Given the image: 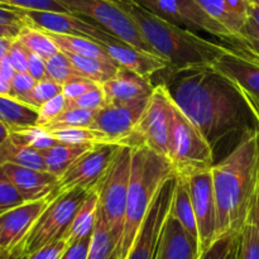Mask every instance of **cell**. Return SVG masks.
<instances>
[{"mask_svg": "<svg viewBox=\"0 0 259 259\" xmlns=\"http://www.w3.org/2000/svg\"><path fill=\"white\" fill-rule=\"evenodd\" d=\"M10 61L17 72H28V61H29V51L18 39L13 42L9 53Z\"/></svg>", "mask_w": 259, "mask_h": 259, "instance_id": "46", "label": "cell"}, {"mask_svg": "<svg viewBox=\"0 0 259 259\" xmlns=\"http://www.w3.org/2000/svg\"><path fill=\"white\" fill-rule=\"evenodd\" d=\"M29 52L37 53L45 60H48L60 52L52 38L46 32L32 27H24L17 38Z\"/></svg>", "mask_w": 259, "mask_h": 259, "instance_id": "31", "label": "cell"}, {"mask_svg": "<svg viewBox=\"0 0 259 259\" xmlns=\"http://www.w3.org/2000/svg\"><path fill=\"white\" fill-rule=\"evenodd\" d=\"M24 13L27 18V27L35 28L46 33L83 37L96 43H104L114 38L113 34H110L100 25L71 13L25 12V10Z\"/></svg>", "mask_w": 259, "mask_h": 259, "instance_id": "16", "label": "cell"}, {"mask_svg": "<svg viewBox=\"0 0 259 259\" xmlns=\"http://www.w3.org/2000/svg\"><path fill=\"white\" fill-rule=\"evenodd\" d=\"M14 40L15 39H10V38H0V62L8 56Z\"/></svg>", "mask_w": 259, "mask_h": 259, "instance_id": "54", "label": "cell"}, {"mask_svg": "<svg viewBox=\"0 0 259 259\" xmlns=\"http://www.w3.org/2000/svg\"><path fill=\"white\" fill-rule=\"evenodd\" d=\"M58 50L61 52L71 53V55L82 56V57H94L100 60H111L108 53L105 52L104 47L94 40L88 39L83 37H75V35L55 34V33H47ZM113 61V60H111ZM114 62V61H113Z\"/></svg>", "mask_w": 259, "mask_h": 259, "instance_id": "29", "label": "cell"}, {"mask_svg": "<svg viewBox=\"0 0 259 259\" xmlns=\"http://www.w3.org/2000/svg\"><path fill=\"white\" fill-rule=\"evenodd\" d=\"M28 73L34 78L37 82L45 80H51L47 72V63L43 57L37 53L29 52V61H28Z\"/></svg>", "mask_w": 259, "mask_h": 259, "instance_id": "47", "label": "cell"}, {"mask_svg": "<svg viewBox=\"0 0 259 259\" xmlns=\"http://www.w3.org/2000/svg\"><path fill=\"white\" fill-rule=\"evenodd\" d=\"M197 5L235 37H242V30L249 14L248 0H195Z\"/></svg>", "mask_w": 259, "mask_h": 259, "instance_id": "22", "label": "cell"}, {"mask_svg": "<svg viewBox=\"0 0 259 259\" xmlns=\"http://www.w3.org/2000/svg\"><path fill=\"white\" fill-rule=\"evenodd\" d=\"M238 259H259V234L254 224L248 222L240 233Z\"/></svg>", "mask_w": 259, "mask_h": 259, "instance_id": "40", "label": "cell"}, {"mask_svg": "<svg viewBox=\"0 0 259 259\" xmlns=\"http://www.w3.org/2000/svg\"><path fill=\"white\" fill-rule=\"evenodd\" d=\"M217 201V238L240 233L249 219L259 186V126L245 132L237 146L211 167Z\"/></svg>", "mask_w": 259, "mask_h": 259, "instance_id": "2", "label": "cell"}, {"mask_svg": "<svg viewBox=\"0 0 259 259\" xmlns=\"http://www.w3.org/2000/svg\"><path fill=\"white\" fill-rule=\"evenodd\" d=\"M65 53V52H63ZM68 60L73 63L76 70L85 78H89L93 82L103 85L115 76L119 66L111 60H100L94 57H82V56L65 53Z\"/></svg>", "mask_w": 259, "mask_h": 259, "instance_id": "28", "label": "cell"}, {"mask_svg": "<svg viewBox=\"0 0 259 259\" xmlns=\"http://www.w3.org/2000/svg\"><path fill=\"white\" fill-rule=\"evenodd\" d=\"M60 94H62V86L52 80H45L35 83L34 89L24 98L19 99V101L35 109H39L43 104L52 100Z\"/></svg>", "mask_w": 259, "mask_h": 259, "instance_id": "37", "label": "cell"}, {"mask_svg": "<svg viewBox=\"0 0 259 259\" xmlns=\"http://www.w3.org/2000/svg\"><path fill=\"white\" fill-rule=\"evenodd\" d=\"M0 4L25 12L70 13L56 0H0Z\"/></svg>", "mask_w": 259, "mask_h": 259, "instance_id": "39", "label": "cell"}, {"mask_svg": "<svg viewBox=\"0 0 259 259\" xmlns=\"http://www.w3.org/2000/svg\"><path fill=\"white\" fill-rule=\"evenodd\" d=\"M118 248V240L106 225L105 220L98 214L95 228L91 235L88 259H113Z\"/></svg>", "mask_w": 259, "mask_h": 259, "instance_id": "30", "label": "cell"}, {"mask_svg": "<svg viewBox=\"0 0 259 259\" xmlns=\"http://www.w3.org/2000/svg\"><path fill=\"white\" fill-rule=\"evenodd\" d=\"M96 111L83 110L77 108H67L61 115L53 119L46 126H42L47 132L56 131V129L66 128H89L95 118Z\"/></svg>", "mask_w": 259, "mask_h": 259, "instance_id": "33", "label": "cell"}, {"mask_svg": "<svg viewBox=\"0 0 259 259\" xmlns=\"http://www.w3.org/2000/svg\"><path fill=\"white\" fill-rule=\"evenodd\" d=\"M186 181L196 217L200 253H204L217 239V201L211 168L196 172L186 177Z\"/></svg>", "mask_w": 259, "mask_h": 259, "instance_id": "14", "label": "cell"}, {"mask_svg": "<svg viewBox=\"0 0 259 259\" xmlns=\"http://www.w3.org/2000/svg\"><path fill=\"white\" fill-rule=\"evenodd\" d=\"M108 104H124L148 99L154 91L152 80L138 73L119 67L111 80L101 85Z\"/></svg>", "mask_w": 259, "mask_h": 259, "instance_id": "21", "label": "cell"}, {"mask_svg": "<svg viewBox=\"0 0 259 259\" xmlns=\"http://www.w3.org/2000/svg\"><path fill=\"white\" fill-rule=\"evenodd\" d=\"M3 164H15V166L25 167V168L37 169V171H46L42 152L17 143L10 137L0 147V166Z\"/></svg>", "mask_w": 259, "mask_h": 259, "instance_id": "26", "label": "cell"}, {"mask_svg": "<svg viewBox=\"0 0 259 259\" xmlns=\"http://www.w3.org/2000/svg\"><path fill=\"white\" fill-rule=\"evenodd\" d=\"M171 120L172 101L163 85L157 83L132 134L133 147L143 144L167 158Z\"/></svg>", "mask_w": 259, "mask_h": 259, "instance_id": "11", "label": "cell"}, {"mask_svg": "<svg viewBox=\"0 0 259 259\" xmlns=\"http://www.w3.org/2000/svg\"><path fill=\"white\" fill-rule=\"evenodd\" d=\"M94 144H65L58 143L57 146L42 152L45 158L46 171L55 175L56 177L62 176L66 169Z\"/></svg>", "mask_w": 259, "mask_h": 259, "instance_id": "27", "label": "cell"}, {"mask_svg": "<svg viewBox=\"0 0 259 259\" xmlns=\"http://www.w3.org/2000/svg\"><path fill=\"white\" fill-rule=\"evenodd\" d=\"M0 96H10L12 98V83L10 81L5 80L0 75Z\"/></svg>", "mask_w": 259, "mask_h": 259, "instance_id": "55", "label": "cell"}, {"mask_svg": "<svg viewBox=\"0 0 259 259\" xmlns=\"http://www.w3.org/2000/svg\"><path fill=\"white\" fill-rule=\"evenodd\" d=\"M15 73H17V71H15L12 61H10L9 56H7V57H5L4 60L0 62V75H2L5 80H8L12 82V80H13V77H14Z\"/></svg>", "mask_w": 259, "mask_h": 259, "instance_id": "51", "label": "cell"}, {"mask_svg": "<svg viewBox=\"0 0 259 259\" xmlns=\"http://www.w3.org/2000/svg\"><path fill=\"white\" fill-rule=\"evenodd\" d=\"M167 159L175 176L184 179L214 166L212 147L174 103Z\"/></svg>", "mask_w": 259, "mask_h": 259, "instance_id": "5", "label": "cell"}, {"mask_svg": "<svg viewBox=\"0 0 259 259\" xmlns=\"http://www.w3.org/2000/svg\"><path fill=\"white\" fill-rule=\"evenodd\" d=\"M148 99L124 104H106L96 111L89 128L105 134L114 143L132 147L131 137L146 109Z\"/></svg>", "mask_w": 259, "mask_h": 259, "instance_id": "15", "label": "cell"}, {"mask_svg": "<svg viewBox=\"0 0 259 259\" xmlns=\"http://www.w3.org/2000/svg\"><path fill=\"white\" fill-rule=\"evenodd\" d=\"M96 219H98V194L96 191H91L76 212L70 229L67 230L63 239L67 240L70 245L88 235H91L95 228Z\"/></svg>", "mask_w": 259, "mask_h": 259, "instance_id": "25", "label": "cell"}, {"mask_svg": "<svg viewBox=\"0 0 259 259\" xmlns=\"http://www.w3.org/2000/svg\"><path fill=\"white\" fill-rule=\"evenodd\" d=\"M10 138L17 143L28 146L39 152L47 151L58 144V142L51 136L50 132L43 129L42 126H32L24 131L13 132L10 133Z\"/></svg>", "mask_w": 259, "mask_h": 259, "instance_id": "35", "label": "cell"}, {"mask_svg": "<svg viewBox=\"0 0 259 259\" xmlns=\"http://www.w3.org/2000/svg\"><path fill=\"white\" fill-rule=\"evenodd\" d=\"M51 136L58 142L65 144H103L114 143L109 137L100 132L90 128H66L50 132ZM116 144V143H114Z\"/></svg>", "mask_w": 259, "mask_h": 259, "instance_id": "32", "label": "cell"}, {"mask_svg": "<svg viewBox=\"0 0 259 259\" xmlns=\"http://www.w3.org/2000/svg\"><path fill=\"white\" fill-rule=\"evenodd\" d=\"M115 4L133 19L156 55L172 68L211 66L230 47L162 19L133 0H118Z\"/></svg>", "mask_w": 259, "mask_h": 259, "instance_id": "3", "label": "cell"}, {"mask_svg": "<svg viewBox=\"0 0 259 259\" xmlns=\"http://www.w3.org/2000/svg\"><path fill=\"white\" fill-rule=\"evenodd\" d=\"M157 75L172 103L201 132L212 149L227 137L258 126L239 89L212 66H168Z\"/></svg>", "mask_w": 259, "mask_h": 259, "instance_id": "1", "label": "cell"}, {"mask_svg": "<svg viewBox=\"0 0 259 259\" xmlns=\"http://www.w3.org/2000/svg\"><path fill=\"white\" fill-rule=\"evenodd\" d=\"M248 2H249V4L255 5V7H259V0H248Z\"/></svg>", "mask_w": 259, "mask_h": 259, "instance_id": "58", "label": "cell"}, {"mask_svg": "<svg viewBox=\"0 0 259 259\" xmlns=\"http://www.w3.org/2000/svg\"><path fill=\"white\" fill-rule=\"evenodd\" d=\"M67 109V100L62 94L47 101L38 109V121L37 126H46L48 123L57 118Z\"/></svg>", "mask_w": 259, "mask_h": 259, "instance_id": "41", "label": "cell"}, {"mask_svg": "<svg viewBox=\"0 0 259 259\" xmlns=\"http://www.w3.org/2000/svg\"><path fill=\"white\" fill-rule=\"evenodd\" d=\"M22 259H27V255H24V257H23Z\"/></svg>", "mask_w": 259, "mask_h": 259, "instance_id": "60", "label": "cell"}, {"mask_svg": "<svg viewBox=\"0 0 259 259\" xmlns=\"http://www.w3.org/2000/svg\"><path fill=\"white\" fill-rule=\"evenodd\" d=\"M10 83H12V98L19 100L34 89L37 81L28 72H17Z\"/></svg>", "mask_w": 259, "mask_h": 259, "instance_id": "44", "label": "cell"}, {"mask_svg": "<svg viewBox=\"0 0 259 259\" xmlns=\"http://www.w3.org/2000/svg\"><path fill=\"white\" fill-rule=\"evenodd\" d=\"M174 176V169L166 157L143 144L134 147L132 152L124 229L113 259L126 258L159 189Z\"/></svg>", "mask_w": 259, "mask_h": 259, "instance_id": "4", "label": "cell"}, {"mask_svg": "<svg viewBox=\"0 0 259 259\" xmlns=\"http://www.w3.org/2000/svg\"><path fill=\"white\" fill-rule=\"evenodd\" d=\"M2 168L25 202L48 199L57 186L58 177L47 171H37L15 164H3Z\"/></svg>", "mask_w": 259, "mask_h": 259, "instance_id": "20", "label": "cell"}, {"mask_svg": "<svg viewBox=\"0 0 259 259\" xmlns=\"http://www.w3.org/2000/svg\"><path fill=\"white\" fill-rule=\"evenodd\" d=\"M175 187L176 176L167 180L159 189L125 259H154L156 257L162 228L171 210Z\"/></svg>", "mask_w": 259, "mask_h": 259, "instance_id": "13", "label": "cell"}, {"mask_svg": "<svg viewBox=\"0 0 259 259\" xmlns=\"http://www.w3.org/2000/svg\"><path fill=\"white\" fill-rule=\"evenodd\" d=\"M25 201L0 166V214L24 205Z\"/></svg>", "mask_w": 259, "mask_h": 259, "instance_id": "38", "label": "cell"}, {"mask_svg": "<svg viewBox=\"0 0 259 259\" xmlns=\"http://www.w3.org/2000/svg\"><path fill=\"white\" fill-rule=\"evenodd\" d=\"M90 192L76 189L53 199L23 242L20 247L23 254L29 255L50 243L62 239Z\"/></svg>", "mask_w": 259, "mask_h": 259, "instance_id": "8", "label": "cell"}, {"mask_svg": "<svg viewBox=\"0 0 259 259\" xmlns=\"http://www.w3.org/2000/svg\"><path fill=\"white\" fill-rule=\"evenodd\" d=\"M56 2L65 7L71 14L78 15L100 25L121 42L143 52L156 55L133 19L113 0H56Z\"/></svg>", "mask_w": 259, "mask_h": 259, "instance_id": "7", "label": "cell"}, {"mask_svg": "<svg viewBox=\"0 0 259 259\" xmlns=\"http://www.w3.org/2000/svg\"><path fill=\"white\" fill-rule=\"evenodd\" d=\"M248 222H250L254 224V227L257 228L258 234H259V186L257 190V194H255L254 202H253V206H252V210H250L249 219H248Z\"/></svg>", "mask_w": 259, "mask_h": 259, "instance_id": "53", "label": "cell"}, {"mask_svg": "<svg viewBox=\"0 0 259 259\" xmlns=\"http://www.w3.org/2000/svg\"><path fill=\"white\" fill-rule=\"evenodd\" d=\"M0 24L27 27V18H25L24 10L0 4Z\"/></svg>", "mask_w": 259, "mask_h": 259, "instance_id": "48", "label": "cell"}, {"mask_svg": "<svg viewBox=\"0 0 259 259\" xmlns=\"http://www.w3.org/2000/svg\"><path fill=\"white\" fill-rule=\"evenodd\" d=\"M0 121L10 133L37 126L38 109L10 96H0Z\"/></svg>", "mask_w": 259, "mask_h": 259, "instance_id": "23", "label": "cell"}, {"mask_svg": "<svg viewBox=\"0 0 259 259\" xmlns=\"http://www.w3.org/2000/svg\"><path fill=\"white\" fill-rule=\"evenodd\" d=\"M104 47L109 57L119 66L126 68L129 71L138 73L142 77L152 80L153 76L168 67V62L162 57L156 55L143 52L126 43L121 42L116 37L106 40L104 43H99Z\"/></svg>", "mask_w": 259, "mask_h": 259, "instance_id": "18", "label": "cell"}, {"mask_svg": "<svg viewBox=\"0 0 259 259\" xmlns=\"http://www.w3.org/2000/svg\"><path fill=\"white\" fill-rule=\"evenodd\" d=\"M51 197L24 205L0 214V252L10 254L22 247L42 212L47 209Z\"/></svg>", "mask_w": 259, "mask_h": 259, "instance_id": "17", "label": "cell"}, {"mask_svg": "<svg viewBox=\"0 0 259 259\" xmlns=\"http://www.w3.org/2000/svg\"><path fill=\"white\" fill-rule=\"evenodd\" d=\"M120 147V144L114 143L94 144L66 169L62 176L58 177L57 186L50 196L51 199H57L76 189L95 191Z\"/></svg>", "mask_w": 259, "mask_h": 259, "instance_id": "10", "label": "cell"}, {"mask_svg": "<svg viewBox=\"0 0 259 259\" xmlns=\"http://www.w3.org/2000/svg\"><path fill=\"white\" fill-rule=\"evenodd\" d=\"M132 152V147H120L108 172L95 190L98 194V214L105 220L108 228L118 240V244L123 234L125 219Z\"/></svg>", "mask_w": 259, "mask_h": 259, "instance_id": "6", "label": "cell"}, {"mask_svg": "<svg viewBox=\"0 0 259 259\" xmlns=\"http://www.w3.org/2000/svg\"><path fill=\"white\" fill-rule=\"evenodd\" d=\"M200 255L199 239L192 237L168 214L162 228L154 259H199Z\"/></svg>", "mask_w": 259, "mask_h": 259, "instance_id": "19", "label": "cell"}, {"mask_svg": "<svg viewBox=\"0 0 259 259\" xmlns=\"http://www.w3.org/2000/svg\"><path fill=\"white\" fill-rule=\"evenodd\" d=\"M245 40V39H244ZM212 67L229 78L247 100L259 126V55L244 45L230 46Z\"/></svg>", "mask_w": 259, "mask_h": 259, "instance_id": "12", "label": "cell"}, {"mask_svg": "<svg viewBox=\"0 0 259 259\" xmlns=\"http://www.w3.org/2000/svg\"><path fill=\"white\" fill-rule=\"evenodd\" d=\"M113 2H118V0H113Z\"/></svg>", "mask_w": 259, "mask_h": 259, "instance_id": "61", "label": "cell"}, {"mask_svg": "<svg viewBox=\"0 0 259 259\" xmlns=\"http://www.w3.org/2000/svg\"><path fill=\"white\" fill-rule=\"evenodd\" d=\"M8 253H4V252H0V259H5L7 258Z\"/></svg>", "mask_w": 259, "mask_h": 259, "instance_id": "59", "label": "cell"}, {"mask_svg": "<svg viewBox=\"0 0 259 259\" xmlns=\"http://www.w3.org/2000/svg\"><path fill=\"white\" fill-rule=\"evenodd\" d=\"M106 104L108 103H106L103 88H101V85H96L93 90L86 93L80 99L72 101V103H67V108H77L83 109V110L98 111L101 108H104Z\"/></svg>", "mask_w": 259, "mask_h": 259, "instance_id": "42", "label": "cell"}, {"mask_svg": "<svg viewBox=\"0 0 259 259\" xmlns=\"http://www.w3.org/2000/svg\"><path fill=\"white\" fill-rule=\"evenodd\" d=\"M152 14L195 33H206L222 43L238 47L244 43L243 37H235L227 28L210 18L195 0H133Z\"/></svg>", "mask_w": 259, "mask_h": 259, "instance_id": "9", "label": "cell"}, {"mask_svg": "<svg viewBox=\"0 0 259 259\" xmlns=\"http://www.w3.org/2000/svg\"><path fill=\"white\" fill-rule=\"evenodd\" d=\"M169 215L174 219H176L192 237L199 239L196 217H195L194 206H192L191 197H190L186 179L176 177V187H175L174 200H172Z\"/></svg>", "mask_w": 259, "mask_h": 259, "instance_id": "24", "label": "cell"}, {"mask_svg": "<svg viewBox=\"0 0 259 259\" xmlns=\"http://www.w3.org/2000/svg\"><path fill=\"white\" fill-rule=\"evenodd\" d=\"M67 247V240L62 238V239L50 243V244L38 249L37 252L27 255V259H61Z\"/></svg>", "mask_w": 259, "mask_h": 259, "instance_id": "45", "label": "cell"}, {"mask_svg": "<svg viewBox=\"0 0 259 259\" xmlns=\"http://www.w3.org/2000/svg\"><path fill=\"white\" fill-rule=\"evenodd\" d=\"M96 85H99V83L93 82L85 77L76 78V80L70 81L62 86V95L65 96L67 103H72V101L77 100L81 96L85 95L86 93L93 90Z\"/></svg>", "mask_w": 259, "mask_h": 259, "instance_id": "43", "label": "cell"}, {"mask_svg": "<svg viewBox=\"0 0 259 259\" xmlns=\"http://www.w3.org/2000/svg\"><path fill=\"white\" fill-rule=\"evenodd\" d=\"M240 233H230L217 238L215 242L201 253L199 259H238Z\"/></svg>", "mask_w": 259, "mask_h": 259, "instance_id": "36", "label": "cell"}, {"mask_svg": "<svg viewBox=\"0 0 259 259\" xmlns=\"http://www.w3.org/2000/svg\"><path fill=\"white\" fill-rule=\"evenodd\" d=\"M46 63H47V72L50 78L61 86L66 85L67 82L76 80V78L83 77L76 70L73 63L68 60L67 56L63 52H61V51L51 58L46 60Z\"/></svg>", "mask_w": 259, "mask_h": 259, "instance_id": "34", "label": "cell"}, {"mask_svg": "<svg viewBox=\"0 0 259 259\" xmlns=\"http://www.w3.org/2000/svg\"><path fill=\"white\" fill-rule=\"evenodd\" d=\"M242 37L250 48L259 55V25L252 18H248L244 28L242 30Z\"/></svg>", "mask_w": 259, "mask_h": 259, "instance_id": "50", "label": "cell"}, {"mask_svg": "<svg viewBox=\"0 0 259 259\" xmlns=\"http://www.w3.org/2000/svg\"><path fill=\"white\" fill-rule=\"evenodd\" d=\"M248 14L249 17L254 20L255 23L259 25V7H255V5L249 4V9H248Z\"/></svg>", "mask_w": 259, "mask_h": 259, "instance_id": "57", "label": "cell"}, {"mask_svg": "<svg viewBox=\"0 0 259 259\" xmlns=\"http://www.w3.org/2000/svg\"><path fill=\"white\" fill-rule=\"evenodd\" d=\"M24 27L22 25H8L0 24V38H10V39H17Z\"/></svg>", "mask_w": 259, "mask_h": 259, "instance_id": "52", "label": "cell"}, {"mask_svg": "<svg viewBox=\"0 0 259 259\" xmlns=\"http://www.w3.org/2000/svg\"><path fill=\"white\" fill-rule=\"evenodd\" d=\"M91 235H88V237L82 238V239L68 245L67 249L63 253L61 259H88L89 248H90L91 243Z\"/></svg>", "mask_w": 259, "mask_h": 259, "instance_id": "49", "label": "cell"}, {"mask_svg": "<svg viewBox=\"0 0 259 259\" xmlns=\"http://www.w3.org/2000/svg\"><path fill=\"white\" fill-rule=\"evenodd\" d=\"M9 137H10V131L2 123V121H0V147H2L8 139H9Z\"/></svg>", "mask_w": 259, "mask_h": 259, "instance_id": "56", "label": "cell"}]
</instances>
